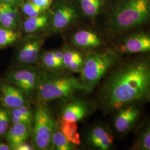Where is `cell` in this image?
<instances>
[{
	"label": "cell",
	"mask_w": 150,
	"mask_h": 150,
	"mask_svg": "<svg viewBox=\"0 0 150 150\" xmlns=\"http://www.w3.org/2000/svg\"><path fill=\"white\" fill-rule=\"evenodd\" d=\"M102 99L109 110L134 102H150V56L120 66L108 79Z\"/></svg>",
	"instance_id": "obj_1"
},
{
	"label": "cell",
	"mask_w": 150,
	"mask_h": 150,
	"mask_svg": "<svg viewBox=\"0 0 150 150\" xmlns=\"http://www.w3.org/2000/svg\"><path fill=\"white\" fill-rule=\"evenodd\" d=\"M150 18V0H123L113 12L111 24L117 31L132 28Z\"/></svg>",
	"instance_id": "obj_2"
},
{
	"label": "cell",
	"mask_w": 150,
	"mask_h": 150,
	"mask_svg": "<svg viewBox=\"0 0 150 150\" xmlns=\"http://www.w3.org/2000/svg\"><path fill=\"white\" fill-rule=\"evenodd\" d=\"M37 90L40 100L44 102L67 97L79 91H91L80 79L73 76L40 77Z\"/></svg>",
	"instance_id": "obj_3"
},
{
	"label": "cell",
	"mask_w": 150,
	"mask_h": 150,
	"mask_svg": "<svg viewBox=\"0 0 150 150\" xmlns=\"http://www.w3.org/2000/svg\"><path fill=\"white\" fill-rule=\"evenodd\" d=\"M32 139L35 147L46 150L53 148L52 138L56 129V123L48 107L40 100L36 107L33 120Z\"/></svg>",
	"instance_id": "obj_4"
},
{
	"label": "cell",
	"mask_w": 150,
	"mask_h": 150,
	"mask_svg": "<svg viewBox=\"0 0 150 150\" xmlns=\"http://www.w3.org/2000/svg\"><path fill=\"white\" fill-rule=\"evenodd\" d=\"M117 59V56L112 51L88 54L80 72L81 80L91 91Z\"/></svg>",
	"instance_id": "obj_5"
},
{
	"label": "cell",
	"mask_w": 150,
	"mask_h": 150,
	"mask_svg": "<svg viewBox=\"0 0 150 150\" xmlns=\"http://www.w3.org/2000/svg\"><path fill=\"white\" fill-rule=\"evenodd\" d=\"M8 82L15 85L29 95L37 90L40 77L38 72L33 69H23L12 70L6 75Z\"/></svg>",
	"instance_id": "obj_6"
},
{
	"label": "cell",
	"mask_w": 150,
	"mask_h": 150,
	"mask_svg": "<svg viewBox=\"0 0 150 150\" xmlns=\"http://www.w3.org/2000/svg\"><path fill=\"white\" fill-rule=\"evenodd\" d=\"M0 93L2 105L7 108H16L26 104L25 93L9 82H0Z\"/></svg>",
	"instance_id": "obj_7"
},
{
	"label": "cell",
	"mask_w": 150,
	"mask_h": 150,
	"mask_svg": "<svg viewBox=\"0 0 150 150\" xmlns=\"http://www.w3.org/2000/svg\"><path fill=\"white\" fill-rule=\"evenodd\" d=\"M121 50L127 53L149 52L150 34L139 33L131 35L125 41Z\"/></svg>",
	"instance_id": "obj_8"
},
{
	"label": "cell",
	"mask_w": 150,
	"mask_h": 150,
	"mask_svg": "<svg viewBox=\"0 0 150 150\" xmlns=\"http://www.w3.org/2000/svg\"><path fill=\"white\" fill-rule=\"evenodd\" d=\"M42 40L39 38H34L28 40L22 46L17 54V61L23 64L35 63L38 59Z\"/></svg>",
	"instance_id": "obj_9"
},
{
	"label": "cell",
	"mask_w": 150,
	"mask_h": 150,
	"mask_svg": "<svg viewBox=\"0 0 150 150\" xmlns=\"http://www.w3.org/2000/svg\"><path fill=\"white\" fill-rule=\"evenodd\" d=\"M31 134V127L26 124L12 123L6 134V139L11 150H15L17 147L26 141Z\"/></svg>",
	"instance_id": "obj_10"
},
{
	"label": "cell",
	"mask_w": 150,
	"mask_h": 150,
	"mask_svg": "<svg viewBox=\"0 0 150 150\" xmlns=\"http://www.w3.org/2000/svg\"><path fill=\"white\" fill-rule=\"evenodd\" d=\"M76 17V11L72 6L63 4L54 12L52 20V28L54 30L64 29L75 20Z\"/></svg>",
	"instance_id": "obj_11"
},
{
	"label": "cell",
	"mask_w": 150,
	"mask_h": 150,
	"mask_svg": "<svg viewBox=\"0 0 150 150\" xmlns=\"http://www.w3.org/2000/svg\"><path fill=\"white\" fill-rule=\"evenodd\" d=\"M139 108L130 106L122 109L115 120V126L118 132L123 133L130 129L139 115Z\"/></svg>",
	"instance_id": "obj_12"
},
{
	"label": "cell",
	"mask_w": 150,
	"mask_h": 150,
	"mask_svg": "<svg viewBox=\"0 0 150 150\" xmlns=\"http://www.w3.org/2000/svg\"><path fill=\"white\" fill-rule=\"evenodd\" d=\"M87 107L83 101L76 100L69 102L62 110L61 118L64 120L77 122L86 116Z\"/></svg>",
	"instance_id": "obj_13"
},
{
	"label": "cell",
	"mask_w": 150,
	"mask_h": 150,
	"mask_svg": "<svg viewBox=\"0 0 150 150\" xmlns=\"http://www.w3.org/2000/svg\"><path fill=\"white\" fill-rule=\"evenodd\" d=\"M18 12L15 6L0 1V26L16 30L18 24Z\"/></svg>",
	"instance_id": "obj_14"
},
{
	"label": "cell",
	"mask_w": 150,
	"mask_h": 150,
	"mask_svg": "<svg viewBox=\"0 0 150 150\" xmlns=\"http://www.w3.org/2000/svg\"><path fill=\"white\" fill-rule=\"evenodd\" d=\"M71 42L76 46L82 48H96L101 44L97 35L88 30H81L75 33Z\"/></svg>",
	"instance_id": "obj_15"
},
{
	"label": "cell",
	"mask_w": 150,
	"mask_h": 150,
	"mask_svg": "<svg viewBox=\"0 0 150 150\" xmlns=\"http://www.w3.org/2000/svg\"><path fill=\"white\" fill-rule=\"evenodd\" d=\"M89 140L94 147L102 150L109 149L113 143L112 136L101 126H96L92 129Z\"/></svg>",
	"instance_id": "obj_16"
},
{
	"label": "cell",
	"mask_w": 150,
	"mask_h": 150,
	"mask_svg": "<svg viewBox=\"0 0 150 150\" xmlns=\"http://www.w3.org/2000/svg\"><path fill=\"white\" fill-rule=\"evenodd\" d=\"M59 126V130L71 144L74 145H80V136L77 122L68 121L61 118Z\"/></svg>",
	"instance_id": "obj_17"
},
{
	"label": "cell",
	"mask_w": 150,
	"mask_h": 150,
	"mask_svg": "<svg viewBox=\"0 0 150 150\" xmlns=\"http://www.w3.org/2000/svg\"><path fill=\"white\" fill-rule=\"evenodd\" d=\"M49 17L47 15L28 17L23 23L24 31L28 33L37 32L46 26L48 24Z\"/></svg>",
	"instance_id": "obj_18"
},
{
	"label": "cell",
	"mask_w": 150,
	"mask_h": 150,
	"mask_svg": "<svg viewBox=\"0 0 150 150\" xmlns=\"http://www.w3.org/2000/svg\"><path fill=\"white\" fill-rule=\"evenodd\" d=\"M81 8L87 16L94 17L97 15L101 8V0H79Z\"/></svg>",
	"instance_id": "obj_19"
},
{
	"label": "cell",
	"mask_w": 150,
	"mask_h": 150,
	"mask_svg": "<svg viewBox=\"0 0 150 150\" xmlns=\"http://www.w3.org/2000/svg\"><path fill=\"white\" fill-rule=\"evenodd\" d=\"M52 146L58 150H71L74 149V145L67 139L59 129L54 131L52 138Z\"/></svg>",
	"instance_id": "obj_20"
},
{
	"label": "cell",
	"mask_w": 150,
	"mask_h": 150,
	"mask_svg": "<svg viewBox=\"0 0 150 150\" xmlns=\"http://www.w3.org/2000/svg\"><path fill=\"white\" fill-rule=\"evenodd\" d=\"M18 35L15 30L0 26V47L9 46L15 42Z\"/></svg>",
	"instance_id": "obj_21"
},
{
	"label": "cell",
	"mask_w": 150,
	"mask_h": 150,
	"mask_svg": "<svg viewBox=\"0 0 150 150\" xmlns=\"http://www.w3.org/2000/svg\"><path fill=\"white\" fill-rule=\"evenodd\" d=\"M20 5L22 11L28 17H32L40 15L45 11V10L42 7L36 5L30 0L25 1H23Z\"/></svg>",
	"instance_id": "obj_22"
},
{
	"label": "cell",
	"mask_w": 150,
	"mask_h": 150,
	"mask_svg": "<svg viewBox=\"0 0 150 150\" xmlns=\"http://www.w3.org/2000/svg\"><path fill=\"white\" fill-rule=\"evenodd\" d=\"M11 115L7 108L0 106V138L5 136L9 129Z\"/></svg>",
	"instance_id": "obj_23"
},
{
	"label": "cell",
	"mask_w": 150,
	"mask_h": 150,
	"mask_svg": "<svg viewBox=\"0 0 150 150\" xmlns=\"http://www.w3.org/2000/svg\"><path fill=\"white\" fill-rule=\"evenodd\" d=\"M42 63L46 68L51 70L60 69L64 66L63 64L56 58L54 51L46 52L43 54Z\"/></svg>",
	"instance_id": "obj_24"
},
{
	"label": "cell",
	"mask_w": 150,
	"mask_h": 150,
	"mask_svg": "<svg viewBox=\"0 0 150 150\" xmlns=\"http://www.w3.org/2000/svg\"><path fill=\"white\" fill-rule=\"evenodd\" d=\"M82 56L81 54L74 50L69 49L66 50L64 52L63 56V64L64 66L66 68H68V67L71 64L72 62H75L77 59H82Z\"/></svg>",
	"instance_id": "obj_25"
},
{
	"label": "cell",
	"mask_w": 150,
	"mask_h": 150,
	"mask_svg": "<svg viewBox=\"0 0 150 150\" xmlns=\"http://www.w3.org/2000/svg\"><path fill=\"white\" fill-rule=\"evenodd\" d=\"M138 148L144 150H150V125L139 139Z\"/></svg>",
	"instance_id": "obj_26"
},
{
	"label": "cell",
	"mask_w": 150,
	"mask_h": 150,
	"mask_svg": "<svg viewBox=\"0 0 150 150\" xmlns=\"http://www.w3.org/2000/svg\"><path fill=\"white\" fill-rule=\"evenodd\" d=\"M83 61L84 59L83 58L77 59L75 61V62H72L71 64H70V66L68 67L67 69L72 72H80L82 65L83 64Z\"/></svg>",
	"instance_id": "obj_27"
},
{
	"label": "cell",
	"mask_w": 150,
	"mask_h": 150,
	"mask_svg": "<svg viewBox=\"0 0 150 150\" xmlns=\"http://www.w3.org/2000/svg\"><path fill=\"white\" fill-rule=\"evenodd\" d=\"M36 5L42 7L45 10H47L54 0H30Z\"/></svg>",
	"instance_id": "obj_28"
},
{
	"label": "cell",
	"mask_w": 150,
	"mask_h": 150,
	"mask_svg": "<svg viewBox=\"0 0 150 150\" xmlns=\"http://www.w3.org/2000/svg\"><path fill=\"white\" fill-rule=\"evenodd\" d=\"M33 147H32L31 145L28 144L25 142L17 147L15 150H31L33 149Z\"/></svg>",
	"instance_id": "obj_29"
},
{
	"label": "cell",
	"mask_w": 150,
	"mask_h": 150,
	"mask_svg": "<svg viewBox=\"0 0 150 150\" xmlns=\"http://www.w3.org/2000/svg\"><path fill=\"white\" fill-rule=\"evenodd\" d=\"M54 52L56 58L58 59L60 62H61L63 64L64 52H62L61 51H59V50H56V51H54Z\"/></svg>",
	"instance_id": "obj_30"
},
{
	"label": "cell",
	"mask_w": 150,
	"mask_h": 150,
	"mask_svg": "<svg viewBox=\"0 0 150 150\" xmlns=\"http://www.w3.org/2000/svg\"><path fill=\"white\" fill-rule=\"evenodd\" d=\"M0 1L16 6L18 5H20L23 0H0Z\"/></svg>",
	"instance_id": "obj_31"
},
{
	"label": "cell",
	"mask_w": 150,
	"mask_h": 150,
	"mask_svg": "<svg viewBox=\"0 0 150 150\" xmlns=\"http://www.w3.org/2000/svg\"><path fill=\"white\" fill-rule=\"evenodd\" d=\"M11 150L10 146L8 144H6L5 143L0 142V150Z\"/></svg>",
	"instance_id": "obj_32"
}]
</instances>
